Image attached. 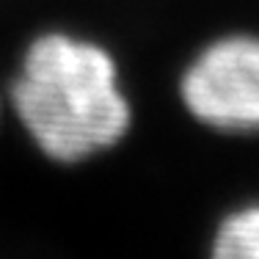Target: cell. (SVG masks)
Returning <instances> with one entry per match:
<instances>
[{
  "mask_svg": "<svg viewBox=\"0 0 259 259\" xmlns=\"http://www.w3.org/2000/svg\"><path fill=\"white\" fill-rule=\"evenodd\" d=\"M177 94L196 124L224 135H256L259 33L234 30L207 41L182 69Z\"/></svg>",
  "mask_w": 259,
  "mask_h": 259,
  "instance_id": "2",
  "label": "cell"
},
{
  "mask_svg": "<svg viewBox=\"0 0 259 259\" xmlns=\"http://www.w3.org/2000/svg\"><path fill=\"white\" fill-rule=\"evenodd\" d=\"M207 259H259V201L234 207L218 221Z\"/></svg>",
  "mask_w": 259,
  "mask_h": 259,
  "instance_id": "3",
  "label": "cell"
},
{
  "mask_svg": "<svg viewBox=\"0 0 259 259\" xmlns=\"http://www.w3.org/2000/svg\"><path fill=\"white\" fill-rule=\"evenodd\" d=\"M9 105L28 141L58 165L105 155L133 127V102L113 53L69 30H45L25 45Z\"/></svg>",
  "mask_w": 259,
  "mask_h": 259,
  "instance_id": "1",
  "label": "cell"
},
{
  "mask_svg": "<svg viewBox=\"0 0 259 259\" xmlns=\"http://www.w3.org/2000/svg\"><path fill=\"white\" fill-rule=\"evenodd\" d=\"M0 110H3V97H0Z\"/></svg>",
  "mask_w": 259,
  "mask_h": 259,
  "instance_id": "4",
  "label": "cell"
}]
</instances>
